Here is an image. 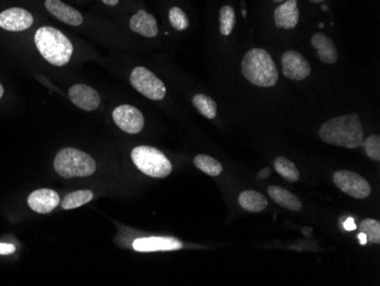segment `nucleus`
Returning a JSON list of instances; mask_svg holds the SVG:
<instances>
[{"instance_id":"f257e3e1","label":"nucleus","mask_w":380,"mask_h":286,"mask_svg":"<svg viewBox=\"0 0 380 286\" xmlns=\"http://www.w3.org/2000/svg\"><path fill=\"white\" fill-rule=\"evenodd\" d=\"M33 44L46 63L55 67L69 65L74 58V42L62 30L49 24H42L33 32Z\"/></svg>"},{"instance_id":"f03ea898","label":"nucleus","mask_w":380,"mask_h":286,"mask_svg":"<svg viewBox=\"0 0 380 286\" xmlns=\"http://www.w3.org/2000/svg\"><path fill=\"white\" fill-rule=\"evenodd\" d=\"M319 137L330 145L356 149L365 140V131L358 115H346L327 120L319 129Z\"/></svg>"},{"instance_id":"7ed1b4c3","label":"nucleus","mask_w":380,"mask_h":286,"mask_svg":"<svg viewBox=\"0 0 380 286\" xmlns=\"http://www.w3.org/2000/svg\"><path fill=\"white\" fill-rule=\"evenodd\" d=\"M241 74L255 86H276L279 74L271 55L262 48H253L246 53L241 62Z\"/></svg>"},{"instance_id":"20e7f679","label":"nucleus","mask_w":380,"mask_h":286,"mask_svg":"<svg viewBox=\"0 0 380 286\" xmlns=\"http://www.w3.org/2000/svg\"><path fill=\"white\" fill-rule=\"evenodd\" d=\"M54 168L64 178L88 177L96 171V162L87 153L67 147L55 156Z\"/></svg>"},{"instance_id":"39448f33","label":"nucleus","mask_w":380,"mask_h":286,"mask_svg":"<svg viewBox=\"0 0 380 286\" xmlns=\"http://www.w3.org/2000/svg\"><path fill=\"white\" fill-rule=\"evenodd\" d=\"M39 10L35 5L8 3L0 7V30L21 33L31 30L39 22Z\"/></svg>"},{"instance_id":"423d86ee","label":"nucleus","mask_w":380,"mask_h":286,"mask_svg":"<svg viewBox=\"0 0 380 286\" xmlns=\"http://www.w3.org/2000/svg\"><path fill=\"white\" fill-rule=\"evenodd\" d=\"M131 159L140 171L153 178H165L172 172V165L164 153L152 146H137Z\"/></svg>"},{"instance_id":"0eeeda50","label":"nucleus","mask_w":380,"mask_h":286,"mask_svg":"<svg viewBox=\"0 0 380 286\" xmlns=\"http://www.w3.org/2000/svg\"><path fill=\"white\" fill-rule=\"evenodd\" d=\"M131 86L152 101H162L166 95V87L159 76L145 67H136L130 74Z\"/></svg>"},{"instance_id":"6e6552de","label":"nucleus","mask_w":380,"mask_h":286,"mask_svg":"<svg viewBox=\"0 0 380 286\" xmlns=\"http://www.w3.org/2000/svg\"><path fill=\"white\" fill-rule=\"evenodd\" d=\"M334 183L337 187L356 200H365L371 194V186L361 175L349 170H340L334 174Z\"/></svg>"},{"instance_id":"1a4fd4ad","label":"nucleus","mask_w":380,"mask_h":286,"mask_svg":"<svg viewBox=\"0 0 380 286\" xmlns=\"http://www.w3.org/2000/svg\"><path fill=\"white\" fill-rule=\"evenodd\" d=\"M112 118L119 129L130 135L139 134L145 127V118L143 113L129 104H122L114 108Z\"/></svg>"},{"instance_id":"9d476101","label":"nucleus","mask_w":380,"mask_h":286,"mask_svg":"<svg viewBox=\"0 0 380 286\" xmlns=\"http://www.w3.org/2000/svg\"><path fill=\"white\" fill-rule=\"evenodd\" d=\"M67 94H69L71 102L83 111H96V110H98L101 103H102L101 94L95 88L88 86L86 83L72 85Z\"/></svg>"},{"instance_id":"9b49d317","label":"nucleus","mask_w":380,"mask_h":286,"mask_svg":"<svg viewBox=\"0 0 380 286\" xmlns=\"http://www.w3.org/2000/svg\"><path fill=\"white\" fill-rule=\"evenodd\" d=\"M282 74L291 80L301 81L311 74V65L306 58L296 51H287L282 56Z\"/></svg>"},{"instance_id":"f8f14e48","label":"nucleus","mask_w":380,"mask_h":286,"mask_svg":"<svg viewBox=\"0 0 380 286\" xmlns=\"http://www.w3.org/2000/svg\"><path fill=\"white\" fill-rule=\"evenodd\" d=\"M129 29L145 38H155L159 32L157 19L146 10H138L131 16Z\"/></svg>"},{"instance_id":"ddd939ff","label":"nucleus","mask_w":380,"mask_h":286,"mask_svg":"<svg viewBox=\"0 0 380 286\" xmlns=\"http://www.w3.org/2000/svg\"><path fill=\"white\" fill-rule=\"evenodd\" d=\"M132 246L138 252L175 251L184 244L175 237H143L133 242Z\"/></svg>"},{"instance_id":"4468645a","label":"nucleus","mask_w":380,"mask_h":286,"mask_svg":"<svg viewBox=\"0 0 380 286\" xmlns=\"http://www.w3.org/2000/svg\"><path fill=\"white\" fill-rule=\"evenodd\" d=\"M60 199L58 192L48 188H42L32 192L28 199V204L32 210L38 213H49L60 204Z\"/></svg>"},{"instance_id":"2eb2a0df","label":"nucleus","mask_w":380,"mask_h":286,"mask_svg":"<svg viewBox=\"0 0 380 286\" xmlns=\"http://www.w3.org/2000/svg\"><path fill=\"white\" fill-rule=\"evenodd\" d=\"M273 19L279 29H294L300 21L297 0H287L279 5L275 10Z\"/></svg>"},{"instance_id":"dca6fc26","label":"nucleus","mask_w":380,"mask_h":286,"mask_svg":"<svg viewBox=\"0 0 380 286\" xmlns=\"http://www.w3.org/2000/svg\"><path fill=\"white\" fill-rule=\"evenodd\" d=\"M311 44L318 51V58L322 60L323 63L334 64L338 60V51L336 46L331 39L328 38L325 33L318 32L314 33L311 38Z\"/></svg>"},{"instance_id":"f3484780","label":"nucleus","mask_w":380,"mask_h":286,"mask_svg":"<svg viewBox=\"0 0 380 286\" xmlns=\"http://www.w3.org/2000/svg\"><path fill=\"white\" fill-rule=\"evenodd\" d=\"M268 193L273 202H276L278 205L285 208L287 210L301 211L303 209L301 200L285 188L280 186H270Z\"/></svg>"},{"instance_id":"a211bd4d","label":"nucleus","mask_w":380,"mask_h":286,"mask_svg":"<svg viewBox=\"0 0 380 286\" xmlns=\"http://www.w3.org/2000/svg\"><path fill=\"white\" fill-rule=\"evenodd\" d=\"M238 203L248 212H261L268 207V200L264 194L257 191L241 192L238 197Z\"/></svg>"},{"instance_id":"6ab92c4d","label":"nucleus","mask_w":380,"mask_h":286,"mask_svg":"<svg viewBox=\"0 0 380 286\" xmlns=\"http://www.w3.org/2000/svg\"><path fill=\"white\" fill-rule=\"evenodd\" d=\"M193 106H195L197 111L200 112V115H204L205 118L212 120L216 118L218 115V106L214 99H211L209 96L205 94H196L191 99Z\"/></svg>"},{"instance_id":"aec40b11","label":"nucleus","mask_w":380,"mask_h":286,"mask_svg":"<svg viewBox=\"0 0 380 286\" xmlns=\"http://www.w3.org/2000/svg\"><path fill=\"white\" fill-rule=\"evenodd\" d=\"M193 165L196 168L200 169V171H203L206 175L216 176L221 175L223 171V167L218 160L214 159L212 156L205 155V154H200L193 159Z\"/></svg>"},{"instance_id":"412c9836","label":"nucleus","mask_w":380,"mask_h":286,"mask_svg":"<svg viewBox=\"0 0 380 286\" xmlns=\"http://www.w3.org/2000/svg\"><path fill=\"white\" fill-rule=\"evenodd\" d=\"M92 199H94V193L88 190L72 192L64 197V200L62 201V208L64 210H72L89 203Z\"/></svg>"},{"instance_id":"4be33fe9","label":"nucleus","mask_w":380,"mask_h":286,"mask_svg":"<svg viewBox=\"0 0 380 286\" xmlns=\"http://www.w3.org/2000/svg\"><path fill=\"white\" fill-rule=\"evenodd\" d=\"M273 166L276 169V171L278 172L279 175L284 177L286 180L297 181L300 179V171L298 169L296 168L294 163L292 161H289L288 159H286L284 156H278L275 162H273Z\"/></svg>"},{"instance_id":"5701e85b","label":"nucleus","mask_w":380,"mask_h":286,"mask_svg":"<svg viewBox=\"0 0 380 286\" xmlns=\"http://www.w3.org/2000/svg\"><path fill=\"white\" fill-rule=\"evenodd\" d=\"M359 230L365 235V242L380 244V223L378 220H362L359 225Z\"/></svg>"},{"instance_id":"b1692460","label":"nucleus","mask_w":380,"mask_h":286,"mask_svg":"<svg viewBox=\"0 0 380 286\" xmlns=\"http://www.w3.org/2000/svg\"><path fill=\"white\" fill-rule=\"evenodd\" d=\"M219 29L222 35L228 37L236 24V13L232 6L221 7L219 14Z\"/></svg>"},{"instance_id":"393cba45","label":"nucleus","mask_w":380,"mask_h":286,"mask_svg":"<svg viewBox=\"0 0 380 286\" xmlns=\"http://www.w3.org/2000/svg\"><path fill=\"white\" fill-rule=\"evenodd\" d=\"M169 22L177 31H184L190 26L189 17L182 8L173 6L169 10Z\"/></svg>"},{"instance_id":"a878e982","label":"nucleus","mask_w":380,"mask_h":286,"mask_svg":"<svg viewBox=\"0 0 380 286\" xmlns=\"http://www.w3.org/2000/svg\"><path fill=\"white\" fill-rule=\"evenodd\" d=\"M365 147V154L374 161H380V137L379 135H371L362 143Z\"/></svg>"},{"instance_id":"bb28decb","label":"nucleus","mask_w":380,"mask_h":286,"mask_svg":"<svg viewBox=\"0 0 380 286\" xmlns=\"http://www.w3.org/2000/svg\"><path fill=\"white\" fill-rule=\"evenodd\" d=\"M120 3L121 0H95L92 5L96 10H111L120 6Z\"/></svg>"},{"instance_id":"cd10ccee","label":"nucleus","mask_w":380,"mask_h":286,"mask_svg":"<svg viewBox=\"0 0 380 286\" xmlns=\"http://www.w3.org/2000/svg\"><path fill=\"white\" fill-rule=\"evenodd\" d=\"M15 251L16 248L13 244H8V243H0V255H12V253H14Z\"/></svg>"},{"instance_id":"c85d7f7f","label":"nucleus","mask_w":380,"mask_h":286,"mask_svg":"<svg viewBox=\"0 0 380 286\" xmlns=\"http://www.w3.org/2000/svg\"><path fill=\"white\" fill-rule=\"evenodd\" d=\"M69 3H74V5H79V6H85V5H89L92 3L95 0H67Z\"/></svg>"},{"instance_id":"c756f323","label":"nucleus","mask_w":380,"mask_h":286,"mask_svg":"<svg viewBox=\"0 0 380 286\" xmlns=\"http://www.w3.org/2000/svg\"><path fill=\"white\" fill-rule=\"evenodd\" d=\"M3 94H5V88H3V83H0V99H3Z\"/></svg>"},{"instance_id":"7c9ffc66","label":"nucleus","mask_w":380,"mask_h":286,"mask_svg":"<svg viewBox=\"0 0 380 286\" xmlns=\"http://www.w3.org/2000/svg\"><path fill=\"white\" fill-rule=\"evenodd\" d=\"M264 171L261 172L260 176H259V178H262V176H264ZM266 174H270L269 169H266ZM269 175H264V177H268Z\"/></svg>"},{"instance_id":"2f4dec72","label":"nucleus","mask_w":380,"mask_h":286,"mask_svg":"<svg viewBox=\"0 0 380 286\" xmlns=\"http://www.w3.org/2000/svg\"><path fill=\"white\" fill-rule=\"evenodd\" d=\"M310 1H312V3H322V1H325V0H310Z\"/></svg>"},{"instance_id":"473e14b6","label":"nucleus","mask_w":380,"mask_h":286,"mask_svg":"<svg viewBox=\"0 0 380 286\" xmlns=\"http://www.w3.org/2000/svg\"><path fill=\"white\" fill-rule=\"evenodd\" d=\"M273 3H282V1H286V0H273Z\"/></svg>"}]
</instances>
